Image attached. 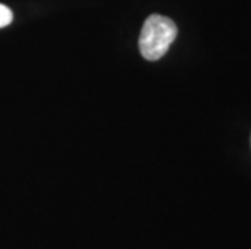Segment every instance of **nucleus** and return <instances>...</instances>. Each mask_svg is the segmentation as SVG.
Here are the masks:
<instances>
[{
  "label": "nucleus",
  "instance_id": "obj_1",
  "mask_svg": "<svg viewBox=\"0 0 251 249\" xmlns=\"http://www.w3.org/2000/svg\"><path fill=\"white\" fill-rule=\"evenodd\" d=\"M177 24L162 15H151L143 24L140 34V52L149 62H156L167 54L177 38Z\"/></svg>",
  "mask_w": 251,
  "mask_h": 249
},
{
  "label": "nucleus",
  "instance_id": "obj_2",
  "mask_svg": "<svg viewBox=\"0 0 251 249\" xmlns=\"http://www.w3.org/2000/svg\"><path fill=\"white\" fill-rule=\"evenodd\" d=\"M13 21V13L7 5L0 3V28H5Z\"/></svg>",
  "mask_w": 251,
  "mask_h": 249
}]
</instances>
